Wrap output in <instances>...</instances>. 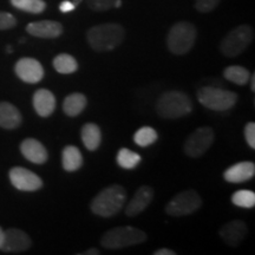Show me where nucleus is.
I'll list each match as a JSON object with an SVG mask.
<instances>
[{
    "label": "nucleus",
    "mask_w": 255,
    "mask_h": 255,
    "mask_svg": "<svg viewBox=\"0 0 255 255\" xmlns=\"http://www.w3.org/2000/svg\"><path fill=\"white\" fill-rule=\"evenodd\" d=\"M126 37L122 25L105 23L89 28L87 39L90 47L96 52H108L120 46Z\"/></svg>",
    "instance_id": "1"
},
{
    "label": "nucleus",
    "mask_w": 255,
    "mask_h": 255,
    "mask_svg": "<svg viewBox=\"0 0 255 255\" xmlns=\"http://www.w3.org/2000/svg\"><path fill=\"white\" fill-rule=\"evenodd\" d=\"M126 200V189L120 184H113V186L104 188L92 199L90 208L95 215L102 216V218H111L123 208Z\"/></svg>",
    "instance_id": "2"
},
{
    "label": "nucleus",
    "mask_w": 255,
    "mask_h": 255,
    "mask_svg": "<svg viewBox=\"0 0 255 255\" xmlns=\"http://www.w3.org/2000/svg\"><path fill=\"white\" fill-rule=\"evenodd\" d=\"M193 111L191 100L184 92L167 91L162 94L156 102V113L159 117L176 120L187 116Z\"/></svg>",
    "instance_id": "3"
},
{
    "label": "nucleus",
    "mask_w": 255,
    "mask_h": 255,
    "mask_svg": "<svg viewBox=\"0 0 255 255\" xmlns=\"http://www.w3.org/2000/svg\"><path fill=\"white\" fill-rule=\"evenodd\" d=\"M197 31L195 25L189 21H178L169 30L167 46L173 55H187L195 44Z\"/></svg>",
    "instance_id": "4"
},
{
    "label": "nucleus",
    "mask_w": 255,
    "mask_h": 255,
    "mask_svg": "<svg viewBox=\"0 0 255 255\" xmlns=\"http://www.w3.org/2000/svg\"><path fill=\"white\" fill-rule=\"evenodd\" d=\"M146 240V234L135 227H116L109 229L101 239V245L105 250H121L130 246L143 244Z\"/></svg>",
    "instance_id": "5"
},
{
    "label": "nucleus",
    "mask_w": 255,
    "mask_h": 255,
    "mask_svg": "<svg viewBox=\"0 0 255 255\" xmlns=\"http://www.w3.org/2000/svg\"><path fill=\"white\" fill-rule=\"evenodd\" d=\"M254 39V30L250 25H240L228 32L220 44V51L223 56L233 58L241 55Z\"/></svg>",
    "instance_id": "6"
},
{
    "label": "nucleus",
    "mask_w": 255,
    "mask_h": 255,
    "mask_svg": "<svg viewBox=\"0 0 255 255\" xmlns=\"http://www.w3.org/2000/svg\"><path fill=\"white\" fill-rule=\"evenodd\" d=\"M197 100L207 109L227 111L237 104L238 95L233 91L225 90V89L205 87L197 92Z\"/></svg>",
    "instance_id": "7"
},
{
    "label": "nucleus",
    "mask_w": 255,
    "mask_h": 255,
    "mask_svg": "<svg viewBox=\"0 0 255 255\" xmlns=\"http://www.w3.org/2000/svg\"><path fill=\"white\" fill-rule=\"evenodd\" d=\"M202 206V199L199 193L187 189L178 193L165 206V213L170 216H186L195 213Z\"/></svg>",
    "instance_id": "8"
},
{
    "label": "nucleus",
    "mask_w": 255,
    "mask_h": 255,
    "mask_svg": "<svg viewBox=\"0 0 255 255\" xmlns=\"http://www.w3.org/2000/svg\"><path fill=\"white\" fill-rule=\"evenodd\" d=\"M215 139L214 130L210 127H200L184 142L183 150L191 158L201 157L212 146Z\"/></svg>",
    "instance_id": "9"
},
{
    "label": "nucleus",
    "mask_w": 255,
    "mask_h": 255,
    "mask_svg": "<svg viewBox=\"0 0 255 255\" xmlns=\"http://www.w3.org/2000/svg\"><path fill=\"white\" fill-rule=\"evenodd\" d=\"M9 181L12 186L21 191H36L43 187V181L37 174L28 169L14 167L9 170Z\"/></svg>",
    "instance_id": "10"
},
{
    "label": "nucleus",
    "mask_w": 255,
    "mask_h": 255,
    "mask_svg": "<svg viewBox=\"0 0 255 255\" xmlns=\"http://www.w3.org/2000/svg\"><path fill=\"white\" fill-rule=\"evenodd\" d=\"M31 247V239L26 233L17 228L4 231V239L0 250L5 253H23Z\"/></svg>",
    "instance_id": "11"
},
{
    "label": "nucleus",
    "mask_w": 255,
    "mask_h": 255,
    "mask_svg": "<svg viewBox=\"0 0 255 255\" xmlns=\"http://www.w3.org/2000/svg\"><path fill=\"white\" fill-rule=\"evenodd\" d=\"M15 75L21 81L30 84L39 83L44 77L43 65L34 58H21L19 59L14 66Z\"/></svg>",
    "instance_id": "12"
},
{
    "label": "nucleus",
    "mask_w": 255,
    "mask_h": 255,
    "mask_svg": "<svg viewBox=\"0 0 255 255\" xmlns=\"http://www.w3.org/2000/svg\"><path fill=\"white\" fill-rule=\"evenodd\" d=\"M152 199H154V190H152L151 187H139L132 199L130 200V202L128 203L126 208L127 216L133 218V216L141 214L142 212H144V210L148 208L149 205L151 203Z\"/></svg>",
    "instance_id": "13"
},
{
    "label": "nucleus",
    "mask_w": 255,
    "mask_h": 255,
    "mask_svg": "<svg viewBox=\"0 0 255 255\" xmlns=\"http://www.w3.org/2000/svg\"><path fill=\"white\" fill-rule=\"evenodd\" d=\"M27 33L37 38L53 39L63 33V25L55 20H40L30 23L26 26Z\"/></svg>",
    "instance_id": "14"
},
{
    "label": "nucleus",
    "mask_w": 255,
    "mask_h": 255,
    "mask_svg": "<svg viewBox=\"0 0 255 255\" xmlns=\"http://www.w3.org/2000/svg\"><path fill=\"white\" fill-rule=\"evenodd\" d=\"M247 226L244 221H235L227 222L220 228L219 234L222 238V240L231 247H237L241 244L245 237L247 234Z\"/></svg>",
    "instance_id": "15"
},
{
    "label": "nucleus",
    "mask_w": 255,
    "mask_h": 255,
    "mask_svg": "<svg viewBox=\"0 0 255 255\" xmlns=\"http://www.w3.org/2000/svg\"><path fill=\"white\" fill-rule=\"evenodd\" d=\"M255 164L253 162L244 161L233 164L223 173V178L229 183H244L254 177Z\"/></svg>",
    "instance_id": "16"
},
{
    "label": "nucleus",
    "mask_w": 255,
    "mask_h": 255,
    "mask_svg": "<svg viewBox=\"0 0 255 255\" xmlns=\"http://www.w3.org/2000/svg\"><path fill=\"white\" fill-rule=\"evenodd\" d=\"M20 151L27 161L34 164L45 163L49 158L45 146L34 138L24 139L20 144Z\"/></svg>",
    "instance_id": "17"
},
{
    "label": "nucleus",
    "mask_w": 255,
    "mask_h": 255,
    "mask_svg": "<svg viewBox=\"0 0 255 255\" xmlns=\"http://www.w3.org/2000/svg\"><path fill=\"white\" fill-rule=\"evenodd\" d=\"M32 103L36 113L43 119L51 116L56 109V97L47 89H39L34 92Z\"/></svg>",
    "instance_id": "18"
},
{
    "label": "nucleus",
    "mask_w": 255,
    "mask_h": 255,
    "mask_svg": "<svg viewBox=\"0 0 255 255\" xmlns=\"http://www.w3.org/2000/svg\"><path fill=\"white\" fill-rule=\"evenodd\" d=\"M23 117L20 111L8 102H0V127L13 130L21 124Z\"/></svg>",
    "instance_id": "19"
},
{
    "label": "nucleus",
    "mask_w": 255,
    "mask_h": 255,
    "mask_svg": "<svg viewBox=\"0 0 255 255\" xmlns=\"http://www.w3.org/2000/svg\"><path fill=\"white\" fill-rule=\"evenodd\" d=\"M82 141L85 148L90 151H95L100 148L102 142V132L100 127L95 123H87L82 128Z\"/></svg>",
    "instance_id": "20"
},
{
    "label": "nucleus",
    "mask_w": 255,
    "mask_h": 255,
    "mask_svg": "<svg viewBox=\"0 0 255 255\" xmlns=\"http://www.w3.org/2000/svg\"><path fill=\"white\" fill-rule=\"evenodd\" d=\"M62 165L64 170L72 173L83 165V155L76 145H66L62 152Z\"/></svg>",
    "instance_id": "21"
},
{
    "label": "nucleus",
    "mask_w": 255,
    "mask_h": 255,
    "mask_svg": "<svg viewBox=\"0 0 255 255\" xmlns=\"http://www.w3.org/2000/svg\"><path fill=\"white\" fill-rule=\"evenodd\" d=\"M87 104L88 100L84 95L79 94V92H73L64 100L63 110L66 116L76 117L84 111Z\"/></svg>",
    "instance_id": "22"
},
{
    "label": "nucleus",
    "mask_w": 255,
    "mask_h": 255,
    "mask_svg": "<svg viewBox=\"0 0 255 255\" xmlns=\"http://www.w3.org/2000/svg\"><path fill=\"white\" fill-rule=\"evenodd\" d=\"M223 76L227 81L237 85H246L250 82L251 72L246 68L240 65H232L225 69Z\"/></svg>",
    "instance_id": "23"
},
{
    "label": "nucleus",
    "mask_w": 255,
    "mask_h": 255,
    "mask_svg": "<svg viewBox=\"0 0 255 255\" xmlns=\"http://www.w3.org/2000/svg\"><path fill=\"white\" fill-rule=\"evenodd\" d=\"M53 68L62 75H70L78 70V63L75 57L68 53H60L53 59Z\"/></svg>",
    "instance_id": "24"
},
{
    "label": "nucleus",
    "mask_w": 255,
    "mask_h": 255,
    "mask_svg": "<svg viewBox=\"0 0 255 255\" xmlns=\"http://www.w3.org/2000/svg\"><path fill=\"white\" fill-rule=\"evenodd\" d=\"M157 131L151 127H142L133 135V142L138 146H141V148L154 144L157 141Z\"/></svg>",
    "instance_id": "25"
},
{
    "label": "nucleus",
    "mask_w": 255,
    "mask_h": 255,
    "mask_svg": "<svg viewBox=\"0 0 255 255\" xmlns=\"http://www.w3.org/2000/svg\"><path fill=\"white\" fill-rule=\"evenodd\" d=\"M11 4L15 8L32 14H39L46 8L44 0H11Z\"/></svg>",
    "instance_id": "26"
},
{
    "label": "nucleus",
    "mask_w": 255,
    "mask_h": 255,
    "mask_svg": "<svg viewBox=\"0 0 255 255\" xmlns=\"http://www.w3.org/2000/svg\"><path fill=\"white\" fill-rule=\"evenodd\" d=\"M117 163L121 168L123 169H133L141 162V156L137 152H133L132 150L127 148H122L117 152Z\"/></svg>",
    "instance_id": "27"
},
{
    "label": "nucleus",
    "mask_w": 255,
    "mask_h": 255,
    "mask_svg": "<svg viewBox=\"0 0 255 255\" xmlns=\"http://www.w3.org/2000/svg\"><path fill=\"white\" fill-rule=\"evenodd\" d=\"M232 202L241 208L251 209L255 206V193L252 190L241 189L235 191L232 196Z\"/></svg>",
    "instance_id": "28"
},
{
    "label": "nucleus",
    "mask_w": 255,
    "mask_h": 255,
    "mask_svg": "<svg viewBox=\"0 0 255 255\" xmlns=\"http://www.w3.org/2000/svg\"><path fill=\"white\" fill-rule=\"evenodd\" d=\"M116 0H87V5L95 12H104L113 8Z\"/></svg>",
    "instance_id": "29"
},
{
    "label": "nucleus",
    "mask_w": 255,
    "mask_h": 255,
    "mask_svg": "<svg viewBox=\"0 0 255 255\" xmlns=\"http://www.w3.org/2000/svg\"><path fill=\"white\" fill-rule=\"evenodd\" d=\"M221 0H195V8L201 13H209L220 5Z\"/></svg>",
    "instance_id": "30"
},
{
    "label": "nucleus",
    "mask_w": 255,
    "mask_h": 255,
    "mask_svg": "<svg viewBox=\"0 0 255 255\" xmlns=\"http://www.w3.org/2000/svg\"><path fill=\"white\" fill-rule=\"evenodd\" d=\"M15 25H17V19L14 18L13 14L0 11V31L9 30Z\"/></svg>",
    "instance_id": "31"
},
{
    "label": "nucleus",
    "mask_w": 255,
    "mask_h": 255,
    "mask_svg": "<svg viewBox=\"0 0 255 255\" xmlns=\"http://www.w3.org/2000/svg\"><path fill=\"white\" fill-rule=\"evenodd\" d=\"M245 137H246L247 144L252 149H255V123L250 122L245 127Z\"/></svg>",
    "instance_id": "32"
},
{
    "label": "nucleus",
    "mask_w": 255,
    "mask_h": 255,
    "mask_svg": "<svg viewBox=\"0 0 255 255\" xmlns=\"http://www.w3.org/2000/svg\"><path fill=\"white\" fill-rule=\"evenodd\" d=\"M76 5L73 1H70V0H64V1L60 2L59 9L63 12V13H69V12H72L73 9L76 8Z\"/></svg>",
    "instance_id": "33"
},
{
    "label": "nucleus",
    "mask_w": 255,
    "mask_h": 255,
    "mask_svg": "<svg viewBox=\"0 0 255 255\" xmlns=\"http://www.w3.org/2000/svg\"><path fill=\"white\" fill-rule=\"evenodd\" d=\"M174 251L168 250V248H161V250H157L154 252V255H175Z\"/></svg>",
    "instance_id": "34"
},
{
    "label": "nucleus",
    "mask_w": 255,
    "mask_h": 255,
    "mask_svg": "<svg viewBox=\"0 0 255 255\" xmlns=\"http://www.w3.org/2000/svg\"><path fill=\"white\" fill-rule=\"evenodd\" d=\"M83 255H98L100 254V251L96 250V248H91V250H88L87 252H84V253H82Z\"/></svg>",
    "instance_id": "35"
},
{
    "label": "nucleus",
    "mask_w": 255,
    "mask_h": 255,
    "mask_svg": "<svg viewBox=\"0 0 255 255\" xmlns=\"http://www.w3.org/2000/svg\"><path fill=\"white\" fill-rule=\"evenodd\" d=\"M251 89L252 91H255V75L253 73V75L251 76Z\"/></svg>",
    "instance_id": "36"
},
{
    "label": "nucleus",
    "mask_w": 255,
    "mask_h": 255,
    "mask_svg": "<svg viewBox=\"0 0 255 255\" xmlns=\"http://www.w3.org/2000/svg\"><path fill=\"white\" fill-rule=\"evenodd\" d=\"M2 239H4V231H2V229L0 228V247H1V244H2Z\"/></svg>",
    "instance_id": "37"
},
{
    "label": "nucleus",
    "mask_w": 255,
    "mask_h": 255,
    "mask_svg": "<svg viewBox=\"0 0 255 255\" xmlns=\"http://www.w3.org/2000/svg\"><path fill=\"white\" fill-rule=\"evenodd\" d=\"M81 1H82V0H73V2H75L76 5H78Z\"/></svg>",
    "instance_id": "38"
},
{
    "label": "nucleus",
    "mask_w": 255,
    "mask_h": 255,
    "mask_svg": "<svg viewBox=\"0 0 255 255\" xmlns=\"http://www.w3.org/2000/svg\"><path fill=\"white\" fill-rule=\"evenodd\" d=\"M11 51H12L11 46H7V52H8V53H11Z\"/></svg>",
    "instance_id": "39"
}]
</instances>
